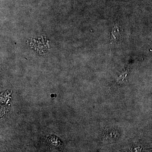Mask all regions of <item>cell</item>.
<instances>
[{"label": "cell", "instance_id": "cell-1", "mask_svg": "<svg viewBox=\"0 0 152 152\" xmlns=\"http://www.w3.org/2000/svg\"><path fill=\"white\" fill-rule=\"evenodd\" d=\"M121 31H120V28L118 26L115 25L113 29L111 32V41L114 43H116L118 41H120L121 38Z\"/></svg>", "mask_w": 152, "mask_h": 152}]
</instances>
